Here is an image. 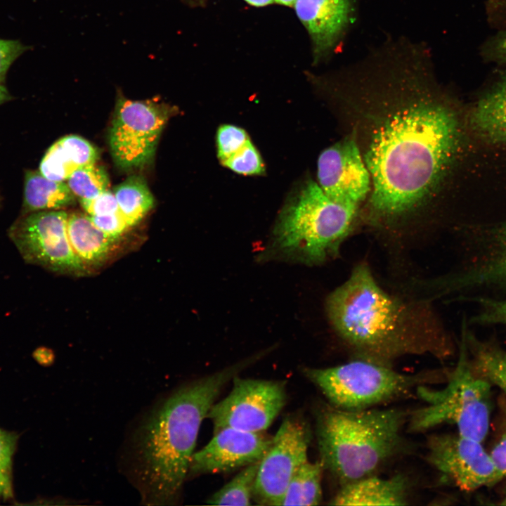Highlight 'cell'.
I'll use <instances>...</instances> for the list:
<instances>
[{
	"instance_id": "1",
	"label": "cell",
	"mask_w": 506,
	"mask_h": 506,
	"mask_svg": "<svg viewBox=\"0 0 506 506\" xmlns=\"http://www.w3.org/2000/svg\"><path fill=\"white\" fill-rule=\"evenodd\" d=\"M432 62L426 45L389 39L329 84L335 112L370 174L363 211L375 226L433 215L459 157L461 123Z\"/></svg>"
},
{
	"instance_id": "2",
	"label": "cell",
	"mask_w": 506,
	"mask_h": 506,
	"mask_svg": "<svg viewBox=\"0 0 506 506\" xmlns=\"http://www.w3.org/2000/svg\"><path fill=\"white\" fill-rule=\"evenodd\" d=\"M257 355L177 388L140 420L126 444L125 472L142 504L179 500L200 426L224 386Z\"/></svg>"
},
{
	"instance_id": "3",
	"label": "cell",
	"mask_w": 506,
	"mask_h": 506,
	"mask_svg": "<svg viewBox=\"0 0 506 506\" xmlns=\"http://www.w3.org/2000/svg\"><path fill=\"white\" fill-rule=\"evenodd\" d=\"M327 318L357 359L391 366L406 355H450L451 343L427 309L386 292L365 264L326 299Z\"/></svg>"
},
{
	"instance_id": "4",
	"label": "cell",
	"mask_w": 506,
	"mask_h": 506,
	"mask_svg": "<svg viewBox=\"0 0 506 506\" xmlns=\"http://www.w3.org/2000/svg\"><path fill=\"white\" fill-rule=\"evenodd\" d=\"M409 413L324 407L316 417L320 462L342 485L373 474L402 448Z\"/></svg>"
},
{
	"instance_id": "5",
	"label": "cell",
	"mask_w": 506,
	"mask_h": 506,
	"mask_svg": "<svg viewBox=\"0 0 506 506\" xmlns=\"http://www.w3.org/2000/svg\"><path fill=\"white\" fill-rule=\"evenodd\" d=\"M360 210V207L332 200L309 179L281 209L259 259L323 264L337 255Z\"/></svg>"
},
{
	"instance_id": "6",
	"label": "cell",
	"mask_w": 506,
	"mask_h": 506,
	"mask_svg": "<svg viewBox=\"0 0 506 506\" xmlns=\"http://www.w3.org/2000/svg\"><path fill=\"white\" fill-rule=\"evenodd\" d=\"M492 386L471 366L462 331L458 361L446 385L439 389L423 385L416 389L425 406L409 413V430L420 432L448 423L460 434L483 443L491 427Z\"/></svg>"
},
{
	"instance_id": "7",
	"label": "cell",
	"mask_w": 506,
	"mask_h": 506,
	"mask_svg": "<svg viewBox=\"0 0 506 506\" xmlns=\"http://www.w3.org/2000/svg\"><path fill=\"white\" fill-rule=\"evenodd\" d=\"M303 372L331 406L344 410L371 408L416 391L420 386L446 382L450 374L440 370L404 374L362 359L325 368H306Z\"/></svg>"
},
{
	"instance_id": "8",
	"label": "cell",
	"mask_w": 506,
	"mask_h": 506,
	"mask_svg": "<svg viewBox=\"0 0 506 506\" xmlns=\"http://www.w3.org/2000/svg\"><path fill=\"white\" fill-rule=\"evenodd\" d=\"M67 216L62 210L24 214L11 226L8 236L27 263L55 272L81 273L86 266L70 244Z\"/></svg>"
},
{
	"instance_id": "9",
	"label": "cell",
	"mask_w": 506,
	"mask_h": 506,
	"mask_svg": "<svg viewBox=\"0 0 506 506\" xmlns=\"http://www.w3.org/2000/svg\"><path fill=\"white\" fill-rule=\"evenodd\" d=\"M171 113L169 106L157 101L119 99L109 134L115 163L131 169L150 162Z\"/></svg>"
},
{
	"instance_id": "10",
	"label": "cell",
	"mask_w": 506,
	"mask_h": 506,
	"mask_svg": "<svg viewBox=\"0 0 506 506\" xmlns=\"http://www.w3.org/2000/svg\"><path fill=\"white\" fill-rule=\"evenodd\" d=\"M469 243L466 263L434 282L438 294L465 298L506 292V221L480 231Z\"/></svg>"
},
{
	"instance_id": "11",
	"label": "cell",
	"mask_w": 506,
	"mask_h": 506,
	"mask_svg": "<svg viewBox=\"0 0 506 506\" xmlns=\"http://www.w3.org/2000/svg\"><path fill=\"white\" fill-rule=\"evenodd\" d=\"M286 383L278 380L233 379L231 392L211 407L207 417L214 432L231 427L264 432L285 405Z\"/></svg>"
},
{
	"instance_id": "12",
	"label": "cell",
	"mask_w": 506,
	"mask_h": 506,
	"mask_svg": "<svg viewBox=\"0 0 506 506\" xmlns=\"http://www.w3.org/2000/svg\"><path fill=\"white\" fill-rule=\"evenodd\" d=\"M309 443L306 424L297 417H286L259 461L253 493L257 505L279 506L290 480L309 460Z\"/></svg>"
},
{
	"instance_id": "13",
	"label": "cell",
	"mask_w": 506,
	"mask_h": 506,
	"mask_svg": "<svg viewBox=\"0 0 506 506\" xmlns=\"http://www.w3.org/2000/svg\"><path fill=\"white\" fill-rule=\"evenodd\" d=\"M483 443L459 433L431 436L427 462L461 491L472 492L497 484V474Z\"/></svg>"
},
{
	"instance_id": "14",
	"label": "cell",
	"mask_w": 506,
	"mask_h": 506,
	"mask_svg": "<svg viewBox=\"0 0 506 506\" xmlns=\"http://www.w3.org/2000/svg\"><path fill=\"white\" fill-rule=\"evenodd\" d=\"M317 179L326 195L342 204L361 207L371 189L370 174L360 149L347 135L321 152Z\"/></svg>"
},
{
	"instance_id": "15",
	"label": "cell",
	"mask_w": 506,
	"mask_h": 506,
	"mask_svg": "<svg viewBox=\"0 0 506 506\" xmlns=\"http://www.w3.org/2000/svg\"><path fill=\"white\" fill-rule=\"evenodd\" d=\"M271 441L263 432L219 429L206 446L194 452L188 475L226 473L260 461Z\"/></svg>"
},
{
	"instance_id": "16",
	"label": "cell",
	"mask_w": 506,
	"mask_h": 506,
	"mask_svg": "<svg viewBox=\"0 0 506 506\" xmlns=\"http://www.w3.org/2000/svg\"><path fill=\"white\" fill-rule=\"evenodd\" d=\"M293 6L309 34L316 62L337 48L354 17V0H296Z\"/></svg>"
},
{
	"instance_id": "17",
	"label": "cell",
	"mask_w": 506,
	"mask_h": 506,
	"mask_svg": "<svg viewBox=\"0 0 506 506\" xmlns=\"http://www.w3.org/2000/svg\"><path fill=\"white\" fill-rule=\"evenodd\" d=\"M408 482L401 474L384 479L372 475L342 485L332 505H405Z\"/></svg>"
},
{
	"instance_id": "18",
	"label": "cell",
	"mask_w": 506,
	"mask_h": 506,
	"mask_svg": "<svg viewBox=\"0 0 506 506\" xmlns=\"http://www.w3.org/2000/svg\"><path fill=\"white\" fill-rule=\"evenodd\" d=\"M467 124L482 140L506 145V72L472 108Z\"/></svg>"
},
{
	"instance_id": "19",
	"label": "cell",
	"mask_w": 506,
	"mask_h": 506,
	"mask_svg": "<svg viewBox=\"0 0 506 506\" xmlns=\"http://www.w3.org/2000/svg\"><path fill=\"white\" fill-rule=\"evenodd\" d=\"M98 153L84 138L65 136L55 142L41 161L39 171L46 178L65 181L77 169L96 162Z\"/></svg>"
},
{
	"instance_id": "20",
	"label": "cell",
	"mask_w": 506,
	"mask_h": 506,
	"mask_svg": "<svg viewBox=\"0 0 506 506\" xmlns=\"http://www.w3.org/2000/svg\"><path fill=\"white\" fill-rule=\"evenodd\" d=\"M67 234L74 251L85 266L101 264L116 241L99 230L89 215L79 213L68 215Z\"/></svg>"
},
{
	"instance_id": "21",
	"label": "cell",
	"mask_w": 506,
	"mask_h": 506,
	"mask_svg": "<svg viewBox=\"0 0 506 506\" xmlns=\"http://www.w3.org/2000/svg\"><path fill=\"white\" fill-rule=\"evenodd\" d=\"M74 196L65 181L49 179L39 171L27 170L24 181L22 214L57 210L74 202Z\"/></svg>"
},
{
	"instance_id": "22",
	"label": "cell",
	"mask_w": 506,
	"mask_h": 506,
	"mask_svg": "<svg viewBox=\"0 0 506 506\" xmlns=\"http://www.w3.org/2000/svg\"><path fill=\"white\" fill-rule=\"evenodd\" d=\"M462 330L471 366L506 396V349L494 341L477 337L465 324Z\"/></svg>"
},
{
	"instance_id": "23",
	"label": "cell",
	"mask_w": 506,
	"mask_h": 506,
	"mask_svg": "<svg viewBox=\"0 0 506 506\" xmlns=\"http://www.w3.org/2000/svg\"><path fill=\"white\" fill-rule=\"evenodd\" d=\"M324 467L319 461L303 464L290 480L280 505H318L322 499Z\"/></svg>"
},
{
	"instance_id": "24",
	"label": "cell",
	"mask_w": 506,
	"mask_h": 506,
	"mask_svg": "<svg viewBox=\"0 0 506 506\" xmlns=\"http://www.w3.org/2000/svg\"><path fill=\"white\" fill-rule=\"evenodd\" d=\"M113 193L129 226L138 223L154 204L153 196L145 179L140 176L129 177Z\"/></svg>"
},
{
	"instance_id": "25",
	"label": "cell",
	"mask_w": 506,
	"mask_h": 506,
	"mask_svg": "<svg viewBox=\"0 0 506 506\" xmlns=\"http://www.w3.org/2000/svg\"><path fill=\"white\" fill-rule=\"evenodd\" d=\"M259 461L249 465L207 500L214 505H252Z\"/></svg>"
},
{
	"instance_id": "26",
	"label": "cell",
	"mask_w": 506,
	"mask_h": 506,
	"mask_svg": "<svg viewBox=\"0 0 506 506\" xmlns=\"http://www.w3.org/2000/svg\"><path fill=\"white\" fill-rule=\"evenodd\" d=\"M66 181L71 191L79 199L93 198L108 190L110 185L105 170L96 162L77 169Z\"/></svg>"
},
{
	"instance_id": "27",
	"label": "cell",
	"mask_w": 506,
	"mask_h": 506,
	"mask_svg": "<svg viewBox=\"0 0 506 506\" xmlns=\"http://www.w3.org/2000/svg\"><path fill=\"white\" fill-rule=\"evenodd\" d=\"M494 422L493 437L487 450L495 467L498 482H500L506 478V396L504 394L498 399Z\"/></svg>"
},
{
	"instance_id": "28",
	"label": "cell",
	"mask_w": 506,
	"mask_h": 506,
	"mask_svg": "<svg viewBox=\"0 0 506 506\" xmlns=\"http://www.w3.org/2000/svg\"><path fill=\"white\" fill-rule=\"evenodd\" d=\"M473 301L478 306L477 312L469 323L481 326H506V299L488 295H474L463 298Z\"/></svg>"
},
{
	"instance_id": "29",
	"label": "cell",
	"mask_w": 506,
	"mask_h": 506,
	"mask_svg": "<svg viewBox=\"0 0 506 506\" xmlns=\"http://www.w3.org/2000/svg\"><path fill=\"white\" fill-rule=\"evenodd\" d=\"M221 164L242 175H261L265 171L262 158L251 141Z\"/></svg>"
},
{
	"instance_id": "30",
	"label": "cell",
	"mask_w": 506,
	"mask_h": 506,
	"mask_svg": "<svg viewBox=\"0 0 506 506\" xmlns=\"http://www.w3.org/2000/svg\"><path fill=\"white\" fill-rule=\"evenodd\" d=\"M249 141L243 129L232 124L220 126L216 133L217 156L220 162L235 154Z\"/></svg>"
},
{
	"instance_id": "31",
	"label": "cell",
	"mask_w": 506,
	"mask_h": 506,
	"mask_svg": "<svg viewBox=\"0 0 506 506\" xmlns=\"http://www.w3.org/2000/svg\"><path fill=\"white\" fill-rule=\"evenodd\" d=\"M85 212L90 216L105 215L119 211L115 194L109 189L90 199H80Z\"/></svg>"
},
{
	"instance_id": "32",
	"label": "cell",
	"mask_w": 506,
	"mask_h": 506,
	"mask_svg": "<svg viewBox=\"0 0 506 506\" xmlns=\"http://www.w3.org/2000/svg\"><path fill=\"white\" fill-rule=\"evenodd\" d=\"M89 216L99 230L116 240L130 227L120 210L105 215Z\"/></svg>"
},
{
	"instance_id": "33",
	"label": "cell",
	"mask_w": 506,
	"mask_h": 506,
	"mask_svg": "<svg viewBox=\"0 0 506 506\" xmlns=\"http://www.w3.org/2000/svg\"><path fill=\"white\" fill-rule=\"evenodd\" d=\"M27 49L19 41L0 39V83L4 81L12 63Z\"/></svg>"
},
{
	"instance_id": "34",
	"label": "cell",
	"mask_w": 506,
	"mask_h": 506,
	"mask_svg": "<svg viewBox=\"0 0 506 506\" xmlns=\"http://www.w3.org/2000/svg\"><path fill=\"white\" fill-rule=\"evenodd\" d=\"M18 439L16 433L0 428V471L8 475L11 473Z\"/></svg>"
},
{
	"instance_id": "35",
	"label": "cell",
	"mask_w": 506,
	"mask_h": 506,
	"mask_svg": "<svg viewBox=\"0 0 506 506\" xmlns=\"http://www.w3.org/2000/svg\"><path fill=\"white\" fill-rule=\"evenodd\" d=\"M484 53L491 61L506 64V28L488 41Z\"/></svg>"
},
{
	"instance_id": "36",
	"label": "cell",
	"mask_w": 506,
	"mask_h": 506,
	"mask_svg": "<svg viewBox=\"0 0 506 506\" xmlns=\"http://www.w3.org/2000/svg\"><path fill=\"white\" fill-rule=\"evenodd\" d=\"M34 357L40 364L45 365H50L54 359L52 351L44 347L36 349L34 352Z\"/></svg>"
},
{
	"instance_id": "37",
	"label": "cell",
	"mask_w": 506,
	"mask_h": 506,
	"mask_svg": "<svg viewBox=\"0 0 506 506\" xmlns=\"http://www.w3.org/2000/svg\"><path fill=\"white\" fill-rule=\"evenodd\" d=\"M11 99V96L6 88L0 83V105Z\"/></svg>"
},
{
	"instance_id": "38",
	"label": "cell",
	"mask_w": 506,
	"mask_h": 506,
	"mask_svg": "<svg viewBox=\"0 0 506 506\" xmlns=\"http://www.w3.org/2000/svg\"><path fill=\"white\" fill-rule=\"evenodd\" d=\"M246 2L249 4L250 5L254 6H265L268 4H272L275 1V0H245Z\"/></svg>"
},
{
	"instance_id": "39",
	"label": "cell",
	"mask_w": 506,
	"mask_h": 506,
	"mask_svg": "<svg viewBox=\"0 0 506 506\" xmlns=\"http://www.w3.org/2000/svg\"><path fill=\"white\" fill-rule=\"evenodd\" d=\"M295 1L296 0H275V1L278 4L287 6H293Z\"/></svg>"
},
{
	"instance_id": "40",
	"label": "cell",
	"mask_w": 506,
	"mask_h": 506,
	"mask_svg": "<svg viewBox=\"0 0 506 506\" xmlns=\"http://www.w3.org/2000/svg\"><path fill=\"white\" fill-rule=\"evenodd\" d=\"M499 505H506V495L501 499V501L499 502Z\"/></svg>"
}]
</instances>
